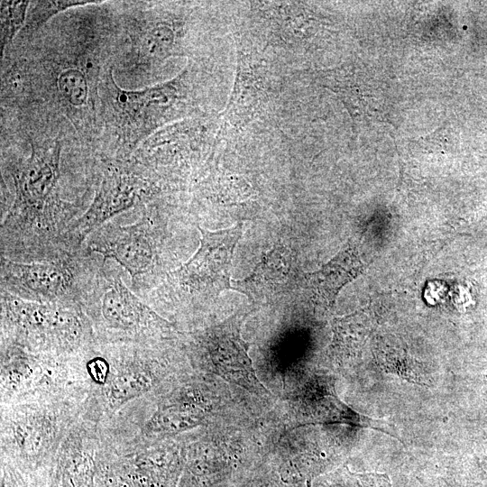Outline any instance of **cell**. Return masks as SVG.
<instances>
[{
	"label": "cell",
	"instance_id": "6da1fadb",
	"mask_svg": "<svg viewBox=\"0 0 487 487\" xmlns=\"http://www.w3.org/2000/svg\"><path fill=\"white\" fill-rule=\"evenodd\" d=\"M90 393L76 391L1 405V463L33 487H49L59 450L87 410Z\"/></svg>",
	"mask_w": 487,
	"mask_h": 487
},
{
	"label": "cell",
	"instance_id": "7a4b0ae2",
	"mask_svg": "<svg viewBox=\"0 0 487 487\" xmlns=\"http://www.w3.org/2000/svg\"><path fill=\"white\" fill-rule=\"evenodd\" d=\"M1 342L34 354L69 356L96 344L83 308L72 303H39L1 291Z\"/></svg>",
	"mask_w": 487,
	"mask_h": 487
},
{
	"label": "cell",
	"instance_id": "3957f363",
	"mask_svg": "<svg viewBox=\"0 0 487 487\" xmlns=\"http://www.w3.org/2000/svg\"><path fill=\"white\" fill-rule=\"evenodd\" d=\"M98 264L89 281L82 308L98 344H149L174 332L170 323L142 302L118 272Z\"/></svg>",
	"mask_w": 487,
	"mask_h": 487
},
{
	"label": "cell",
	"instance_id": "277c9868",
	"mask_svg": "<svg viewBox=\"0 0 487 487\" xmlns=\"http://www.w3.org/2000/svg\"><path fill=\"white\" fill-rule=\"evenodd\" d=\"M186 73L165 83L140 90L118 87L110 71L101 83L108 127L121 149L128 152L155 129L178 116L185 105Z\"/></svg>",
	"mask_w": 487,
	"mask_h": 487
},
{
	"label": "cell",
	"instance_id": "5b68a950",
	"mask_svg": "<svg viewBox=\"0 0 487 487\" xmlns=\"http://www.w3.org/2000/svg\"><path fill=\"white\" fill-rule=\"evenodd\" d=\"M90 253L62 258L21 262L1 256V291L39 303L82 306L88 283L98 263Z\"/></svg>",
	"mask_w": 487,
	"mask_h": 487
},
{
	"label": "cell",
	"instance_id": "8992f818",
	"mask_svg": "<svg viewBox=\"0 0 487 487\" xmlns=\"http://www.w3.org/2000/svg\"><path fill=\"white\" fill-rule=\"evenodd\" d=\"M244 316L234 315L194 334L189 349L192 359L200 369L262 396L270 392L257 378L248 355L249 345L240 334Z\"/></svg>",
	"mask_w": 487,
	"mask_h": 487
},
{
	"label": "cell",
	"instance_id": "52a82bcc",
	"mask_svg": "<svg viewBox=\"0 0 487 487\" xmlns=\"http://www.w3.org/2000/svg\"><path fill=\"white\" fill-rule=\"evenodd\" d=\"M155 191L153 183L141 174L119 167L106 170L89 207L65 234L66 252L80 253L93 232L122 212L145 203Z\"/></svg>",
	"mask_w": 487,
	"mask_h": 487
},
{
	"label": "cell",
	"instance_id": "ba28073f",
	"mask_svg": "<svg viewBox=\"0 0 487 487\" xmlns=\"http://www.w3.org/2000/svg\"><path fill=\"white\" fill-rule=\"evenodd\" d=\"M87 242V253H97L104 260H114L129 273L133 288L138 290L154 271L157 238L155 221L148 209L132 224H104Z\"/></svg>",
	"mask_w": 487,
	"mask_h": 487
},
{
	"label": "cell",
	"instance_id": "9c48e42d",
	"mask_svg": "<svg viewBox=\"0 0 487 487\" xmlns=\"http://www.w3.org/2000/svg\"><path fill=\"white\" fill-rule=\"evenodd\" d=\"M97 344V343H96ZM108 361L105 384L91 391L101 415L115 413L149 392L158 382L157 363L142 344H97Z\"/></svg>",
	"mask_w": 487,
	"mask_h": 487
},
{
	"label": "cell",
	"instance_id": "30bf717a",
	"mask_svg": "<svg viewBox=\"0 0 487 487\" xmlns=\"http://www.w3.org/2000/svg\"><path fill=\"white\" fill-rule=\"evenodd\" d=\"M200 246L194 255L169 273V284L188 295L215 293L231 288L234 248L243 232L242 223L210 232L198 225Z\"/></svg>",
	"mask_w": 487,
	"mask_h": 487
},
{
	"label": "cell",
	"instance_id": "8fae6325",
	"mask_svg": "<svg viewBox=\"0 0 487 487\" xmlns=\"http://www.w3.org/2000/svg\"><path fill=\"white\" fill-rule=\"evenodd\" d=\"M100 416L87 407L59 450L49 487H91L96 481L100 446Z\"/></svg>",
	"mask_w": 487,
	"mask_h": 487
},
{
	"label": "cell",
	"instance_id": "7c38bea8",
	"mask_svg": "<svg viewBox=\"0 0 487 487\" xmlns=\"http://www.w3.org/2000/svg\"><path fill=\"white\" fill-rule=\"evenodd\" d=\"M250 55L239 54L236 78L224 115V123L243 127L258 115L268 100L264 73Z\"/></svg>",
	"mask_w": 487,
	"mask_h": 487
},
{
	"label": "cell",
	"instance_id": "4fadbf2b",
	"mask_svg": "<svg viewBox=\"0 0 487 487\" xmlns=\"http://www.w3.org/2000/svg\"><path fill=\"white\" fill-rule=\"evenodd\" d=\"M293 277L291 259L283 248L267 253L250 276L234 281L233 289L253 303H266L286 292Z\"/></svg>",
	"mask_w": 487,
	"mask_h": 487
},
{
	"label": "cell",
	"instance_id": "5bb4252c",
	"mask_svg": "<svg viewBox=\"0 0 487 487\" xmlns=\"http://www.w3.org/2000/svg\"><path fill=\"white\" fill-rule=\"evenodd\" d=\"M363 268L358 251L350 246L319 270L305 274V279L317 303L331 306L342 288L359 276Z\"/></svg>",
	"mask_w": 487,
	"mask_h": 487
},
{
	"label": "cell",
	"instance_id": "9a60e30c",
	"mask_svg": "<svg viewBox=\"0 0 487 487\" xmlns=\"http://www.w3.org/2000/svg\"><path fill=\"white\" fill-rule=\"evenodd\" d=\"M182 25L171 17L148 20L136 31L133 48L137 61L150 66L180 53Z\"/></svg>",
	"mask_w": 487,
	"mask_h": 487
},
{
	"label": "cell",
	"instance_id": "2e32d148",
	"mask_svg": "<svg viewBox=\"0 0 487 487\" xmlns=\"http://www.w3.org/2000/svg\"><path fill=\"white\" fill-rule=\"evenodd\" d=\"M363 73L354 67H341L322 71L318 78L322 85L339 96L354 120L372 115L375 110L371 101L375 97L372 88L364 84Z\"/></svg>",
	"mask_w": 487,
	"mask_h": 487
},
{
	"label": "cell",
	"instance_id": "e0dca14e",
	"mask_svg": "<svg viewBox=\"0 0 487 487\" xmlns=\"http://www.w3.org/2000/svg\"><path fill=\"white\" fill-rule=\"evenodd\" d=\"M84 69L65 67L56 77V94L68 112L83 110L90 104L91 88Z\"/></svg>",
	"mask_w": 487,
	"mask_h": 487
},
{
	"label": "cell",
	"instance_id": "ac0fdd59",
	"mask_svg": "<svg viewBox=\"0 0 487 487\" xmlns=\"http://www.w3.org/2000/svg\"><path fill=\"white\" fill-rule=\"evenodd\" d=\"M333 330V347L341 356L357 350L368 333L363 317L360 314L335 319Z\"/></svg>",
	"mask_w": 487,
	"mask_h": 487
},
{
	"label": "cell",
	"instance_id": "d6986e66",
	"mask_svg": "<svg viewBox=\"0 0 487 487\" xmlns=\"http://www.w3.org/2000/svg\"><path fill=\"white\" fill-rule=\"evenodd\" d=\"M378 361L389 372L396 373L403 379L419 384H427V372L419 363L414 361L402 351L387 349L378 353Z\"/></svg>",
	"mask_w": 487,
	"mask_h": 487
},
{
	"label": "cell",
	"instance_id": "ffe728a7",
	"mask_svg": "<svg viewBox=\"0 0 487 487\" xmlns=\"http://www.w3.org/2000/svg\"><path fill=\"white\" fill-rule=\"evenodd\" d=\"M29 1L1 2V55L24 25Z\"/></svg>",
	"mask_w": 487,
	"mask_h": 487
},
{
	"label": "cell",
	"instance_id": "44dd1931",
	"mask_svg": "<svg viewBox=\"0 0 487 487\" xmlns=\"http://www.w3.org/2000/svg\"><path fill=\"white\" fill-rule=\"evenodd\" d=\"M30 14V18L27 22L29 30H34L41 26L51 17L58 13L69 9L70 7L83 5L86 4H96V1H38Z\"/></svg>",
	"mask_w": 487,
	"mask_h": 487
},
{
	"label": "cell",
	"instance_id": "7402d4cb",
	"mask_svg": "<svg viewBox=\"0 0 487 487\" xmlns=\"http://www.w3.org/2000/svg\"><path fill=\"white\" fill-rule=\"evenodd\" d=\"M1 487H33L17 470L1 463Z\"/></svg>",
	"mask_w": 487,
	"mask_h": 487
},
{
	"label": "cell",
	"instance_id": "603a6c76",
	"mask_svg": "<svg viewBox=\"0 0 487 487\" xmlns=\"http://www.w3.org/2000/svg\"><path fill=\"white\" fill-rule=\"evenodd\" d=\"M91 487H97L96 484V481H95V483Z\"/></svg>",
	"mask_w": 487,
	"mask_h": 487
}]
</instances>
